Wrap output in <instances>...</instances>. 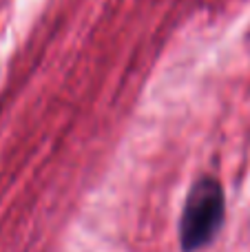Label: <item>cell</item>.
<instances>
[{"instance_id":"cell-1","label":"cell","mask_w":250,"mask_h":252,"mask_svg":"<svg viewBox=\"0 0 250 252\" xmlns=\"http://www.w3.org/2000/svg\"><path fill=\"white\" fill-rule=\"evenodd\" d=\"M226 199L215 177H199L186 197L180 219V244L184 252L208 246L224 223Z\"/></svg>"}]
</instances>
